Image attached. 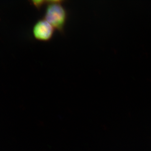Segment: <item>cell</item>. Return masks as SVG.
<instances>
[{
    "instance_id": "cell-1",
    "label": "cell",
    "mask_w": 151,
    "mask_h": 151,
    "mask_svg": "<svg viewBox=\"0 0 151 151\" xmlns=\"http://www.w3.org/2000/svg\"><path fill=\"white\" fill-rule=\"evenodd\" d=\"M63 1H47L44 19L48 22L55 29L60 33H64L68 18V13L63 6Z\"/></svg>"
},
{
    "instance_id": "cell-2",
    "label": "cell",
    "mask_w": 151,
    "mask_h": 151,
    "mask_svg": "<svg viewBox=\"0 0 151 151\" xmlns=\"http://www.w3.org/2000/svg\"><path fill=\"white\" fill-rule=\"evenodd\" d=\"M54 28L44 19L38 20L34 25L32 33L36 40L42 42H48L53 37Z\"/></svg>"
},
{
    "instance_id": "cell-3",
    "label": "cell",
    "mask_w": 151,
    "mask_h": 151,
    "mask_svg": "<svg viewBox=\"0 0 151 151\" xmlns=\"http://www.w3.org/2000/svg\"><path fill=\"white\" fill-rule=\"evenodd\" d=\"M30 3L38 10L41 9L45 5H47V1H32Z\"/></svg>"
}]
</instances>
